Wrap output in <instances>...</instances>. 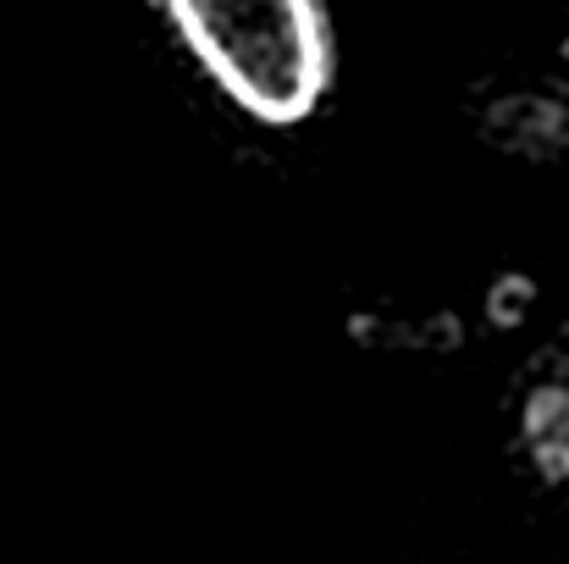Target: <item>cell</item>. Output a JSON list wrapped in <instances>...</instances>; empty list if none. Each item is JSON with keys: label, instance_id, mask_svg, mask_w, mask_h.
I'll return each instance as SVG.
<instances>
[{"label": "cell", "instance_id": "6da1fadb", "mask_svg": "<svg viewBox=\"0 0 569 564\" xmlns=\"http://www.w3.org/2000/svg\"><path fill=\"white\" fill-rule=\"evenodd\" d=\"M216 95L266 128H299L332 89L327 0H156Z\"/></svg>", "mask_w": 569, "mask_h": 564}, {"label": "cell", "instance_id": "7a4b0ae2", "mask_svg": "<svg viewBox=\"0 0 569 564\" xmlns=\"http://www.w3.org/2000/svg\"><path fill=\"white\" fill-rule=\"evenodd\" d=\"M515 454L542 487L569 493V333L553 338L548 355L520 376Z\"/></svg>", "mask_w": 569, "mask_h": 564}]
</instances>
